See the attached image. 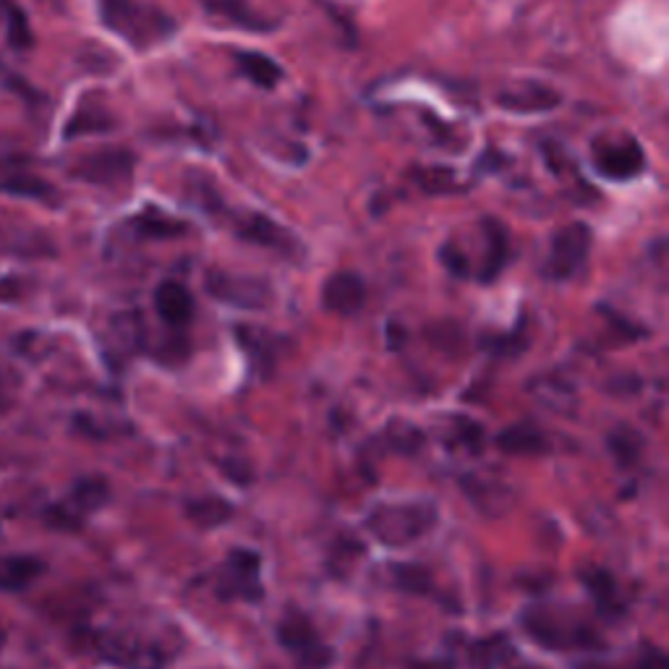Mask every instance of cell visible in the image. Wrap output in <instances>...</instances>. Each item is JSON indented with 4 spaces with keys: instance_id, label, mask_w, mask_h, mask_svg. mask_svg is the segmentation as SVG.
Returning a JSON list of instances; mask_svg holds the SVG:
<instances>
[{
    "instance_id": "obj_30",
    "label": "cell",
    "mask_w": 669,
    "mask_h": 669,
    "mask_svg": "<svg viewBox=\"0 0 669 669\" xmlns=\"http://www.w3.org/2000/svg\"><path fill=\"white\" fill-rule=\"evenodd\" d=\"M452 435H456V445L468 448L471 452H479L481 442H485V429H481L476 421L466 419V416H458L456 427H452Z\"/></svg>"
},
{
    "instance_id": "obj_15",
    "label": "cell",
    "mask_w": 669,
    "mask_h": 669,
    "mask_svg": "<svg viewBox=\"0 0 669 669\" xmlns=\"http://www.w3.org/2000/svg\"><path fill=\"white\" fill-rule=\"evenodd\" d=\"M560 92H555L547 84H537V81H529V84L518 89H508V92H502L497 98L500 108L512 110V113H545V110H555L560 106Z\"/></svg>"
},
{
    "instance_id": "obj_23",
    "label": "cell",
    "mask_w": 669,
    "mask_h": 669,
    "mask_svg": "<svg viewBox=\"0 0 669 669\" xmlns=\"http://www.w3.org/2000/svg\"><path fill=\"white\" fill-rule=\"evenodd\" d=\"M392 586L403 593H413V597H427L435 593L432 572L423 565H390Z\"/></svg>"
},
{
    "instance_id": "obj_37",
    "label": "cell",
    "mask_w": 669,
    "mask_h": 669,
    "mask_svg": "<svg viewBox=\"0 0 669 669\" xmlns=\"http://www.w3.org/2000/svg\"><path fill=\"white\" fill-rule=\"evenodd\" d=\"M523 669H537V667H523Z\"/></svg>"
},
{
    "instance_id": "obj_16",
    "label": "cell",
    "mask_w": 669,
    "mask_h": 669,
    "mask_svg": "<svg viewBox=\"0 0 669 669\" xmlns=\"http://www.w3.org/2000/svg\"><path fill=\"white\" fill-rule=\"evenodd\" d=\"M154 309H158L162 322L183 327L194 317V299H191V293L186 291L181 282L166 280L154 291Z\"/></svg>"
},
{
    "instance_id": "obj_28",
    "label": "cell",
    "mask_w": 669,
    "mask_h": 669,
    "mask_svg": "<svg viewBox=\"0 0 669 669\" xmlns=\"http://www.w3.org/2000/svg\"><path fill=\"white\" fill-rule=\"evenodd\" d=\"M508 657H512V646L508 636H492L471 646V661L479 669H495Z\"/></svg>"
},
{
    "instance_id": "obj_5",
    "label": "cell",
    "mask_w": 669,
    "mask_h": 669,
    "mask_svg": "<svg viewBox=\"0 0 669 669\" xmlns=\"http://www.w3.org/2000/svg\"><path fill=\"white\" fill-rule=\"evenodd\" d=\"M593 233L586 222H570V226L560 228L552 238L549 247L547 262H545V278L565 282L578 278L583 272L586 262H589Z\"/></svg>"
},
{
    "instance_id": "obj_21",
    "label": "cell",
    "mask_w": 669,
    "mask_h": 669,
    "mask_svg": "<svg viewBox=\"0 0 669 669\" xmlns=\"http://www.w3.org/2000/svg\"><path fill=\"white\" fill-rule=\"evenodd\" d=\"M236 66L249 81H254L262 89H274L282 79V69L272 58H267L257 50H238L236 53Z\"/></svg>"
},
{
    "instance_id": "obj_6",
    "label": "cell",
    "mask_w": 669,
    "mask_h": 669,
    "mask_svg": "<svg viewBox=\"0 0 669 669\" xmlns=\"http://www.w3.org/2000/svg\"><path fill=\"white\" fill-rule=\"evenodd\" d=\"M274 633H278V643L291 653L301 667L324 669L332 665L334 659L332 649L322 641V638H319L317 628L311 626L307 615L296 612L293 609V612H288L278 622V630H274Z\"/></svg>"
},
{
    "instance_id": "obj_31",
    "label": "cell",
    "mask_w": 669,
    "mask_h": 669,
    "mask_svg": "<svg viewBox=\"0 0 669 669\" xmlns=\"http://www.w3.org/2000/svg\"><path fill=\"white\" fill-rule=\"evenodd\" d=\"M481 346H485L487 351H492L495 356L512 359V356L523 351L526 340L520 338V334H487V338H481Z\"/></svg>"
},
{
    "instance_id": "obj_33",
    "label": "cell",
    "mask_w": 669,
    "mask_h": 669,
    "mask_svg": "<svg viewBox=\"0 0 669 669\" xmlns=\"http://www.w3.org/2000/svg\"><path fill=\"white\" fill-rule=\"evenodd\" d=\"M440 262L448 267V270L456 274V278H468V259L463 251H460L456 243H445V247L440 249Z\"/></svg>"
},
{
    "instance_id": "obj_32",
    "label": "cell",
    "mask_w": 669,
    "mask_h": 669,
    "mask_svg": "<svg viewBox=\"0 0 669 669\" xmlns=\"http://www.w3.org/2000/svg\"><path fill=\"white\" fill-rule=\"evenodd\" d=\"M388 435L392 437V448H398V450H419L423 445V435L416 427H411V423H398V427H390Z\"/></svg>"
},
{
    "instance_id": "obj_22",
    "label": "cell",
    "mask_w": 669,
    "mask_h": 669,
    "mask_svg": "<svg viewBox=\"0 0 669 669\" xmlns=\"http://www.w3.org/2000/svg\"><path fill=\"white\" fill-rule=\"evenodd\" d=\"M186 518L197 526V529H218L233 518V505L222 500V497H199V500L186 502Z\"/></svg>"
},
{
    "instance_id": "obj_36",
    "label": "cell",
    "mask_w": 669,
    "mask_h": 669,
    "mask_svg": "<svg viewBox=\"0 0 669 669\" xmlns=\"http://www.w3.org/2000/svg\"><path fill=\"white\" fill-rule=\"evenodd\" d=\"M6 643V633H3V628H0V646Z\"/></svg>"
},
{
    "instance_id": "obj_14",
    "label": "cell",
    "mask_w": 669,
    "mask_h": 669,
    "mask_svg": "<svg viewBox=\"0 0 669 669\" xmlns=\"http://www.w3.org/2000/svg\"><path fill=\"white\" fill-rule=\"evenodd\" d=\"M481 236H485V257H481L479 280L485 282V286H489V282L500 278L505 264H508L510 238H508V228L495 218L481 220Z\"/></svg>"
},
{
    "instance_id": "obj_12",
    "label": "cell",
    "mask_w": 669,
    "mask_h": 669,
    "mask_svg": "<svg viewBox=\"0 0 669 669\" xmlns=\"http://www.w3.org/2000/svg\"><path fill=\"white\" fill-rule=\"evenodd\" d=\"M133 166L137 158L129 150H102L94 154L81 158L77 166L71 168V176L79 181L98 183V186H118L126 183L133 176Z\"/></svg>"
},
{
    "instance_id": "obj_18",
    "label": "cell",
    "mask_w": 669,
    "mask_h": 669,
    "mask_svg": "<svg viewBox=\"0 0 669 669\" xmlns=\"http://www.w3.org/2000/svg\"><path fill=\"white\" fill-rule=\"evenodd\" d=\"M131 228L139 238H160V241H166V238H181L189 233V226H186L183 220L160 212L158 207H144V212H139L137 218L131 220Z\"/></svg>"
},
{
    "instance_id": "obj_10",
    "label": "cell",
    "mask_w": 669,
    "mask_h": 669,
    "mask_svg": "<svg viewBox=\"0 0 669 669\" xmlns=\"http://www.w3.org/2000/svg\"><path fill=\"white\" fill-rule=\"evenodd\" d=\"M98 651L123 669H162L168 665V653L158 643L131 633H100Z\"/></svg>"
},
{
    "instance_id": "obj_1",
    "label": "cell",
    "mask_w": 669,
    "mask_h": 669,
    "mask_svg": "<svg viewBox=\"0 0 669 669\" xmlns=\"http://www.w3.org/2000/svg\"><path fill=\"white\" fill-rule=\"evenodd\" d=\"M437 523L432 502H385L367 516V531L385 547H408L427 537Z\"/></svg>"
},
{
    "instance_id": "obj_2",
    "label": "cell",
    "mask_w": 669,
    "mask_h": 669,
    "mask_svg": "<svg viewBox=\"0 0 669 669\" xmlns=\"http://www.w3.org/2000/svg\"><path fill=\"white\" fill-rule=\"evenodd\" d=\"M520 626L545 649H601V638L581 617L555 607H529L520 615Z\"/></svg>"
},
{
    "instance_id": "obj_34",
    "label": "cell",
    "mask_w": 669,
    "mask_h": 669,
    "mask_svg": "<svg viewBox=\"0 0 669 669\" xmlns=\"http://www.w3.org/2000/svg\"><path fill=\"white\" fill-rule=\"evenodd\" d=\"M628 669H667V657L665 651L657 649V646L646 643L643 649L638 651L633 665H628Z\"/></svg>"
},
{
    "instance_id": "obj_29",
    "label": "cell",
    "mask_w": 669,
    "mask_h": 669,
    "mask_svg": "<svg viewBox=\"0 0 669 669\" xmlns=\"http://www.w3.org/2000/svg\"><path fill=\"white\" fill-rule=\"evenodd\" d=\"M411 178L429 194H450V191H460L456 183V176L448 168H416L411 170Z\"/></svg>"
},
{
    "instance_id": "obj_17",
    "label": "cell",
    "mask_w": 669,
    "mask_h": 669,
    "mask_svg": "<svg viewBox=\"0 0 669 669\" xmlns=\"http://www.w3.org/2000/svg\"><path fill=\"white\" fill-rule=\"evenodd\" d=\"M581 583L591 591L593 601H597L599 612L605 617H620L626 615V601L620 597V589H617V581L612 578V572L605 568H586L581 572Z\"/></svg>"
},
{
    "instance_id": "obj_19",
    "label": "cell",
    "mask_w": 669,
    "mask_h": 669,
    "mask_svg": "<svg viewBox=\"0 0 669 669\" xmlns=\"http://www.w3.org/2000/svg\"><path fill=\"white\" fill-rule=\"evenodd\" d=\"M44 570L42 560L32 555L0 557V591H21Z\"/></svg>"
},
{
    "instance_id": "obj_35",
    "label": "cell",
    "mask_w": 669,
    "mask_h": 669,
    "mask_svg": "<svg viewBox=\"0 0 669 669\" xmlns=\"http://www.w3.org/2000/svg\"><path fill=\"white\" fill-rule=\"evenodd\" d=\"M408 669H452V665L445 659H416Z\"/></svg>"
},
{
    "instance_id": "obj_27",
    "label": "cell",
    "mask_w": 669,
    "mask_h": 669,
    "mask_svg": "<svg viewBox=\"0 0 669 669\" xmlns=\"http://www.w3.org/2000/svg\"><path fill=\"white\" fill-rule=\"evenodd\" d=\"M0 191H9L13 197H27V199H37V202H56V189L50 183H44L42 178L34 176H13L9 181H0Z\"/></svg>"
},
{
    "instance_id": "obj_13",
    "label": "cell",
    "mask_w": 669,
    "mask_h": 669,
    "mask_svg": "<svg viewBox=\"0 0 669 669\" xmlns=\"http://www.w3.org/2000/svg\"><path fill=\"white\" fill-rule=\"evenodd\" d=\"M322 303L332 314L353 317L367 303V282L356 272H334L322 286Z\"/></svg>"
},
{
    "instance_id": "obj_11",
    "label": "cell",
    "mask_w": 669,
    "mask_h": 669,
    "mask_svg": "<svg viewBox=\"0 0 669 669\" xmlns=\"http://www.w3.org/2000/svg\"><path fill=\"white\" fill-rule=\"evenodd\" d=\"M108 502V485L98 476L92 479H81L73 485L69 500L50 508V523L56 529H79L81 520H84L89 512H94L102 505Z\"/></svg>"
},
{
    "instance_id": "obj_8",
    "label": "cell",
    "mask_w": 669,
    "mask_h": 669,
    "mask_svg": "<svg viewBox=\"0 0 669 669\" xmlns=\"http://www.w3.org/2000/svg\"><path fill=\"white\" fill-rule=\"evenodd\" d=\"M204 288L212 299L228 303V307L267 309L272 303L270 282L264 278H251V274L212 270L207 272Z\"/></svg>"
},
{
    "instance_id": "obj_9",
    "label": "cell",
    "mask_w": 669,
    "mask_h": 669,
    "mask_svg": "<svg viewBox=\"0 0 669 669\" xmlns=\"http://www.w3.org/2000/svg\"><path fill=\"white\" fill-rule=\"evenodd\" d=\"M591 160L593 168L609 181H630V178L641 176L646 168L643 147L633 137L593 141Z\"/></svg>"
},
{
    "instance_id": "obj_7",
    "label": "cell",
    "mask_w": 669,
    "mask_h": 669,
    "mask_svg": "<svg viewBox=\"0 0 669 669\" xmlns=\"http://www.w3.org/2000/svg\"><path fill=\"white\" fill-rule=\"evenodd\" d=\"M233 233L241 238V241L254 243V247H262V249H270V251H274V254L291 259V262H301V259L307 257V249H303V243L299 241V238H296L288 228H282L280 222L267 218V214H262V212L236 214Z\"/></svg>"
},
{
    "instance_id": "obj_20",
    "label": "cell",
    "mask_w": 669,
    "mask_h": 669,
    "mask_svg": "<svg viewBox=\"0 0 669 669\" xmlns=\"http://www.w3.org/2000/svg\"><path fill=\"white\" fill-rule=\"evenodd\" d=\"M497 445L508 456H539V452H547V437L533 423H518V427L505 429L497 437Z\"/></svg>"
},
{
    "instance_id": "obj_26",
    "label": "cell",
    "mask_w": 669,
    "mask_h": 669,
    "mask_svg": "<svg viewBox=\"0 0 669 669\" xmlns=\"http://www.w3.org/2000/svg\"><path fill=\"white\" fill-rule=\"evenodd\" d=\"M607 448L617 458L620 466H633L641 458L643 450V437L636 432L633 427H620L607 437Z\"/></svg>"
},
{
    "instance_id": "obj_24",
    "label": "cell",
    "mask_w": 669,
    "mask_h": 669,
    "mask_svg": "<svg viewBox=\"0 0 669 669\" xmlns=\"http://www.w3.org/2000/svg\"><path fill=\"white\" fill-rule=\"evenodd\" d=\"M113 116L108 113L106 108L98 106H81L77 110V116L71 118L69 126H66V139L73 137H84V133H102L113 129Z\"/></svg>"
},
{
    "instance_id": "obj_25",
    "label": "cell",
    "mask_w": 669,
    "mask_h": 669,
    "mask_svg": "<svg viewBox=\"0 0 669 669\" xmlns=\"http://www.w3.org/2000/svg\"><path fill=\"white\" fill-rule=\"evenodd\" d=\"M207 9L222 19H230L238 27L254 29V32H267V29L272 27L267 24L264 19H259L257 13H251L247 6H243V0H207Z\"/></svg>"
},
{
    "instance_id": "obj_3",
    "label": "cell",
    "mask_w": 669,
    "mask_h": 669,
    "mask_svg": "<svg viewBox=\"0 0 669 669\" xmlns=\"http://www.w3.org/2000/svg\"><path fill=\"white\" fill-rule=\"evenodd\" d=\"M102 21L139 50L152 48L176 32L168 13L154 6H141L137 0H102Z\"/></svg>"
},
{
    "instance_id": "obj_4",
    "label": "cell",
    "mask_w": 669,
    "mask_h": 669,
    "mask_svg": "<svg viewBox=\"0 0 669 669\" xmlns=\"http://www.w3.org/2000/svg\"><path fill=\"white\" fill-rule=\"evenodd\" d=\"M214 593L230 601H262V557L254 549H230L214 576Z\"/></svg>"
}]
</instances>
